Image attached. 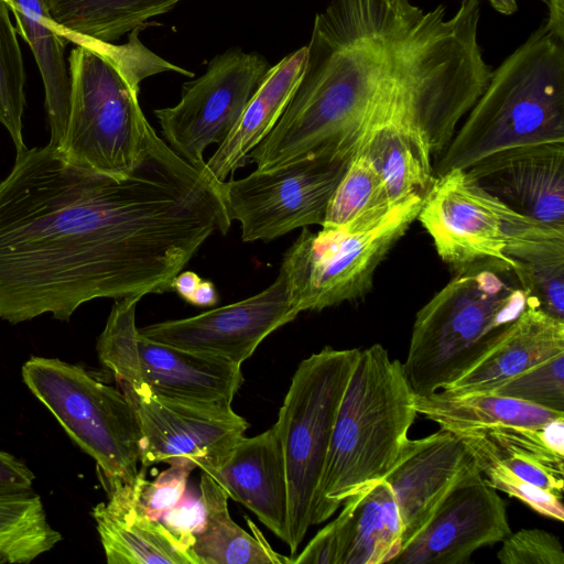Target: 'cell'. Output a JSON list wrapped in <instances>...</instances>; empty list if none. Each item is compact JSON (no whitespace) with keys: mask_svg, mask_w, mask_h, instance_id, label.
<instances>
[{"mask_svg":"<svg viewBox=\"0 0 564 564\" xmlns=\"http://www.w3.org/2000/svg\"><path fill=\"white\" fill-rule=\"evenodd\" d=\"M230 224L223 182L152 127L124 177L75 166L51 144L25 148L0 181V318L68 322L95 299L170 292Z\"/></svg>","mask_w":564,"mask_h":564,"instance_id":"6da1fadb","label":"cell"},{"mask_svg":"<svg viewBox=\"0 0 564 564\" xmlns=\"http://www.w3.org/2000/svg\"><path fill=\"white\" fill-rule=\"evenodd\" d=\"M135 29L122 44L88 39L68 56L69 110L58 152L68 163L100 174L129 175L152 127L139 102L140 84L156 74H194L147 47Z\"/></svg>","mask_w":564,"mask_h":564,"instance_id":"7a4b0ae2","label":"cell"},{"mask_svg":"<svg viewBox=\"0 0 564 564\" xmlns=\"http://www.w3.org/2000/svg\"><path fill=\"white\" fill-rule=\"evenodd\" d=\"M416 415L403 364L391 359L381 344L360 349L315 492L312 525L328 520L348 497L387 476Z\"/></svg>","mask_w":564,"mask_h":564,"instance_id":"3957f363","label":"cell"},{"mask_svg":"<svg viewBox=\"0 0 564 564\" xmlns=\"http://www.w3.org/2000/svg\"><path fill=\"white\" fill-rule=\"evenodd\" d=\"M550 142L564 143V42L541 24L492 70L435 172L467 170L497 152Z\"/></svg>","mask_w":564,"mask_h":564,"instance_id":"277c9868","label":"cell"},{"mask_svg":"<svg viewBox=\"0 0 564 564\" xmlns=\"http://www.w3.org/2000/svg\"><path fill=\"white\" fill-rule=\"evenodd\" d=\"M456 271L415 315L403 369L416 395L444 389L465 373L529 301L502 262L478 261Z\"/></svg>","mask_w":564,"mask_h":564,"instance_id":"5b68a950","label":"cell"},{"mask_svg":"<svg viewBox=\"0 0 564 564\" xmlns=\"http://www.w3.org/2000/svg\"><path fill=\"white\" fill-rule=\"evenodd\" d=\"M416 219L438 257L456 270L490 260L513 272L518 262L564 252V228L516 212L484 189L467 170L437 175Z\"/></svg>","mask_w":564,"mask_h":564,"instance_id":"8992f818","label":"cell"},{"mask_svg":"<svg viewBox=\"0 0 564 564\" xmlns=\"http://www.w3.org/2000/svg\"><path fill=\"white\" fill-rule=\"evenodd\" d=\"M423 199L413 196L317 232L302 228L280 267L297 311H322L368 294L378 265L417 218Z\"/></svg>","mask_w":564,"mask_h":564,"instance_id":"52a82bcc","label":"cell"},{"mask_svg":"<svg viewBox=\"0 0 564 564\" xmlns=\"http://www.w3.org/2000/svg\"><path fill=\"white\" fill-rule=\"evenodd\" d=\"M28 389L55 416L72 441L97 466L107 491L137 481L141 433L134 411L120 389L79 365L31 357L22 366Z\"/></svg>","mask_w":564,"mask_h":564,"instance_id":"ba28073f","label":"cell"},{"mask_svg":"<svg viewBox=\"0 0 564 564\" xmlns=\"http://www.w3.org/2000/svg\"><path fill=\"white\" fill-rule=\"evenodd\" d=\"M360 349L324 347L297 366L274 423L288 477L291 557L312 525L315 492L338 409Z\"/></svg>","mask_w":564,"mask_h":564,"instance_id":"9c48e42d","label":"cell"},{"mask_svg":"<svg viewBox=\"0 0 564 564\" xmlns=\"http://www.w3.org/2000/svg\"><path fill=\"white\" fill-rule=\"evenodd\" d=\"M350 160L332 153L304 156L223 182L230 219L245 242L271 241L296 228L322 226L329 200Z\"/></svg>","mask_w":564,"mask_h":564,"instance_id":"30bf717a","label":"cell"},{"mask_svg":"<svg viewBox=\"0 0 564 564\" xmlns=\"http://www.w3.org/2000/svg\"><path fill=\"white\" fill-rule=\"evenodd\" d=\"M270 67L263 55L237 46L214 56L202 76L182 85L176 105L154 110L164 141L205 167V150L232 132Z\"/></svg>","mask_w":564,"mask_h":564,"instance_id":"8fae6325","label":"cell"},{"mask_svg":"<svg viewBox=\"0 0 564 564\" xmlns=\"http://www.w3.org/2000/svg\"><path fill=\"white\" fill-rule=\"evenodd\" d=\"M119 389L139 424V462L147 468L191 460L205 470L216 464L249 427L231 404L164 397L148 384Z\"/></svg>","mask_w":564,"mask_h":564,"instance_id":"7c38bea8","label":"cell"},{"mask_svg":"<svg viewBox=\"0 0 564 564\" xmlns=\"http://www.w3.org/2000/svg\"><path fill=\"white\" fill-rule=\"evenodd\" d=\"M299 314L280 270L273 283L252 296L195 316L154 323L139 333L156 343L242 366L265 337Z\"/></svg>","mask_w":564,"mask_h":564,"instance_id":"4fadbf2b","label":"cell"},{"mask_svg":"<svg viewBox=\"0 0 564 564\" xmlns=\"http://www.w3.org/2000/svg\"><path fill=\"white\" fill-rule=\"evenodd\" d=\"M511 533L502 498L479 470L465 476L394 564H465Z\"/></svg>","mask_w":564,"mask_h":564,"instance_id":"5bb4252c","label":"cell"},{"mask_svg":"<svg viewBox=\"0 0 564 564\" xmlns=\"http://www.w3.org/2000/svg\"><path fill=\"white\" fill-rule=\"evenodd\" d=\"M476 464L463 442L441 429L417 440H408L391 470L383 478L393 492L402 522V549L429 523L453 488Z\"/></svg>","mask_w":564,"mask_h":564,"instance_id":"9a60e30c","label":"cell"},{"mask_svg":"<svg viewBox=\"0 0 564 564\" xmlns=\"http://www.w3.org/2000/svg\"><path fill=\"white\" fill-rule=\"evenodd\" d=\"M467 171L484 189L516 212L564 228V143L507 149Z\"/></svg>","mask_w":564,"mask_h":564,"instance_id":"2e32d148","label":"cell"},{"mask_svg":"<svg viewBox=\"0 0 564 564\" xmlns=\"http://www.w3.org/2000/svg\"><path fill=\"white\" fill-rule=\"evenodd\" d=\"M420 106L406 96L378 107L356 153L365 154L382 176L392 203L424 198L436 176L432 150L420 124Z\"/></svg>","mask_w":564,"mask_h":564,"instance_id":"e0dca14e","label":"cell"},{"mask_svg":"<svg viewBox=\"0 0 564 564\" xmlns=\"http://www.w3.org/2000/svg\"><path fill=\"white\" fill-rule=\"evenodd\" d=\"M209 475L232 499L249 509L283 542L288 536L289 487L281 441L274 424L240 437Z\"/></svg>","mask_w":564,"mask_h":564,"instance_id":"ac0fdd59","label":"cell"},{"mask_svg":"<svg viewBox=\"0 0 564 564\" xmlns=\"http://www.w3.org/2000/svg\"><path fill=\"white\" fill-rule=\"evenodd\" d=\"M144 470V467L140 469L135 482L107 490L108 501L98 503L91 511L107 563L196 564L191 547L142 507Z\"/></svg>","mask_w":564,"mask_h":564,"instance_id":"d6986e66","label":"cell"},{"mask_svg":"<svg viewBox=\"0 0 564 564\" xmlns=\"http://www.w3.org/2000/svg\"><path fill=\"white\" fill-rule=\"evenodd\" d=\"M561 352H564V321L550 316L529 299L501 339L442 390L455 394L490 392L521 371Z\"/></svg>","mask_w":564,"mask_h":564,"instance_id":"ffe728a7","label":"cell"},{"mask_svg":"<svg viewBox=\"0 0 564 564\" xmlns=\"http://www.w3.org/2000/svg\"><path fill=\"white\" fill-rule=\"evenodd\" d=\"M141 373L164 397L231 404L243 383L241 366L226 359L150 340L139 333Z\"/></svg>","mask_w":564,"mask_h":564,"instance_id":"44dd1931","label":"cell"},{"mask_svg":"<svg viewBox=\"0 0 564 564\" xmlns=\"http://www.w3.org/2000/svg\"><path fill=\"white\" fill-rule=\"evenodd\" d=\"M454 434L466 448L481 452L524 481L562 496L564 417L542 427L492 425Z\"/></svg>","mask_w":564,"mask_h":564,"instance_id":"7402d4cb","label":"cell"},{"mask_svg":"<svg viewBox=\"0 0 564 564\" xmlns=\"http://www.w3.org/2000/svg\"><path fill=\"white\" fill-rule=\"evenodd\" d=\"M306 62V45L271 66L228 138L206 161L208 172L224 182L249 161L252 149L273 128L291 99Z\"/></svg>","mask_w":564,"mask_h":564,"instance_id":"603a6c76","label":"cell"},{"mask_svg":"<svg viewBox=\"0 0 564 564\" xmlns=\"http://www.w3.org/2000/svg\"><path fill=\"white\" fill-rule=\"evenodd\" d=\"M15 20V30L29 44L39 67L51 129L48 144L58 148L69 110V75L64 57L67 41L52 18L46 0H3Z\"/></svg>","mask_w":564,"mask_h":564,"instance_id":"cb8c5ba5","label":"cell"},{"mask_svg":"<svg viewBox=\"0 0 564 564\" xmlns=\"http://www.w3.org/2000/svg\"><path fill=\"white\" fill-rule=\"evenodd\" d=\"M199 497L205 509L203 528L194 534L192 553L196 564H292V557L276 553L253 522L246 517L253 534L230 517L228 496L202 471Z\"/></svg>","mask_w":564,"mask_h":564,"instance_id":"d4e9b609","label":"cell"},{"mask_svg":"<svg viewBox=\"0 0 564 564\" xmlns=\"http://www.w3.org/2000/svg\"><path fill=\"white\" fill-rule=\"evenodd\" d=\"M415 409L453 433L492 425L542 427L564 417V412L490 392L455 394L442 389L427 395L415 394Z\"/></svg>","mask_w":564,"mask_h":564,"instance_id":"484cf974","label":"cell"},{"mask_svg":"<svg viewBox=\"0 0 564 564\" xmlns=\"http://www.w3.org/2000/svg\"><path fill=\"white\" fill-rule=\"evenodd\" d=\"M182 0H46L62 36L84 35L115 42L135 29L153 25L151 18L171 11Z\"/></svg>","mask_w":564,"mask_h":564,"instance_id":"4316f807","label":"cell"},{"mask_svg":"<svg viewBox=\"0 0 564 564\" xmlns=\"http://www.w3.org/2000/svg\"><path fill=\"white\" fill-rule=\"evenodd\" d=\"M356 496L344 564L392 563L402 550V522L391 487L381 479Z\"/></svg>","mask_w":564,"mask_h":564,"instance_id":"83f0119b","label":"cell"},{"mask_svg":"<svg viewBox=\"0 0 564 564\" xmlns=\"http://www.w3.org/2000/svg\"><path fill=\"white\" fill-rule=\"evenodd\" d=\"M63 536L48 522L37 494L0 498V563L28 564Z\"/></svg>","mask_w":564,"mask_h":564,"instance_id":"f1b7e54d","label":"cell"},{"mask_svg":"<svg viewBox=\"0 0 564 564\" xmlns=\"http://www.w3.org/2000/svg\"><path fill=\"white\" fill-rule=\"evenodd\" d=\"M394 204L375 165L358 152L350 160L329 200L322 227H339Z\"/></svg>","mask_w":564,"mask_h":564,"instance_id":"f546056e","label":"cell"},{"mask_svg":"<svg viewBox=\"0 0 564 564\" xmlns=\"http://www.w3.org/2000/svg\"><path fill=\"white\" fill-rule=\"evenodd\" d=\"M140 300V296L115 300L106 326L97 338L99 361L111 371L119 387L139 388L147 384L141 373L139 328L135 325V310Z\"/></svg>","mask_w":564,"mask_h":564,"instance_id":"4dcf8cb0","label":"cell"},{"mask_svg":"<svg viewBox=\"0 0 564 564\" xmlns=\"http://www.w3.org/2000/svg\"><path fill=\"white\" fill-rule=\"evenodd\" d=\"M9 12L6 2L0 0V123L20 152L26 148L22 135L26 74L18 32Z\"/></svg>","mask_w":564,"mask_h":564,"instance_id":"1f68e13d","label":"cell"},{"mask_svg":"<svg viewBox=\"0 0 564 564\" xmlns=\"http://www.w3.org/2000/svg\"><path fill=\"white\" fill-rule=\"evenodd\" d=\"M490 393L564 412V352L521 371Z\"/></svg>","mask_w":564,"mask_h":564,"instance_id":"d6a6232c","label":"cell"},{"mask_svg":"<svg viewBox=\"0 0 564 564\" xmlns=\"http://www.w3.org/2000/svg\"><path fill=\"white\" fill-rule=\"evenodd\" d=\"M513 273L528 299L550 316L564 321V253L518 262Z\"/></svg>","mask_w":564,"mask_h":564,"instance_id":"836d02e7","label":"cell"},{"mask_svg":"<svg viewBox=\"0 0 564 564\" xmlns=\"http://www.w3.org/2000/svg\"><path fill=\"white\" fill-rule=\"evenodd\" d=\"M482 478L496 490L519 499L533 511L562 522L564 507L562 496L544 490L519 478L505 466L481 452L466 448Z\"/></svg>","mask_w":564,"mask_h":564,"instance_id":"e575fe53","label":"cell"},{"mask_svg":"<svg viewBox=\"0 0 564 564\" xmlns=\"http://www.w3.org/2000/svg\"><path fill=\"white\" fill-rule=\"evenodd\" d=\"M356 494L344 501L338 517L319 530L292 564H344L351 541Z\"/></svg>","mask_w":564,"mask_h":564,"instance_id":"d590c367","label":"cell"},{"mask_svg":"<svg viewBox=\"0 0 564 564\" xmlns=\"http://www.w3.org/2000/svg\"><path fill=\"white\" fill-rule=\"evenodd\" d=\"M502 564H564L561 541L542 529H521L510 533L497 553Z\"/></svg>","mask_w":564,"mask_h":564,"instance_id":"8d00e7d4","label":"cell"},{"mask_svg":"<svg viewBox=\"0 0 564 564\" xmlns=\"http://www.w3.org/2000/svg\"><path fill=\"white\" fill-rule=\"evenodd\" d=\"M195 468L196 464L191 460L171 464L153 481H145L140 502L152 519L160 520L181 501L186 494L189 475Z\"/></svg>","mask_w":564,"mask_h":564,"instance_id":"74e56055","label":"cell"},{"mask_svg":"<svg viewBox=\"0 0 564 564\" xmlns=\"http://www.w3.org/2000/svg\"><path fill=\"white\" fill-rule=\"evenodd\" d=\"M160 521L175 536L192 547L194 534L203 528L205 522V509L200 497L196 498L185 494L175 507L161 517Z\"/></svg>","mask_w":564,"mask_h":564,"instance_id":"f35d334b","label":"cell"},{"mask_svg":"<svg viewBox=\"0 0 564 564\" xmlns=\"http://www.w3.org/2000/svg\"><path fill=\"white\" fill-rule=\"evenodd\" d=\"M34 473L14 455L0 451V498L32 495Z\"/></svg>","mask_w":564,"mask_h":564,"instance_id":"ab89813d","label":"cell"},{"mask_svg":"<svg viewBox=\"0 0 564 564\" xmlns=\"http://www.w3.org/2000/svg\"><path fill=\"white\" fill-rule=\"evenodd\" d=\"M547 7L545 29L557 40L564 42V0H542Z\"/></svg>","mask_w":564,"mask_h":564,"instance_id":"60d3db41","label":"cell"},{"mask_svg":"<svg viewBox=\"0 0 564 564\" xmlns=\"http://www.w3.org/2000/svg\"><path fill=\"white\" fill-rule=\"evenodd\" d=\"M200 281L202 279L196 273L192 271H182L175 276L172 286L181 297L189 302Z\"/></svg>","mask_w":564,"mask_h":564,"instance_id":"b9f144b4","label":"cell"},{"mask_svg":"<svg viewBox=\"0 0 564 564\" xmlns=\"http://www.w3.org/2000/svg\"><path fill=\"white\" fill-rule=\"evenodd\" d=\"M218 301L215 285L209 281H200L188 303L196 306H214Z\"/></svg>","mask_w":564,"mask_h":564,"instance_id":"7bdbcfd3","label":"cell"},{"mask_svg":"<svg viewBox=\"0 0 564 564\" xmlns=\"http://www.w3.org/2000/svg\"><path fill=\"white\" fill-rule=\"evenodd\" d=\"M490 6L499 13L505 15H511L518 11V4L516 0H487Z\"/></svg>","mask_w":564,"mask_h":564,"instance_id":"ee69618b","label":"cell"}]
</instances>
